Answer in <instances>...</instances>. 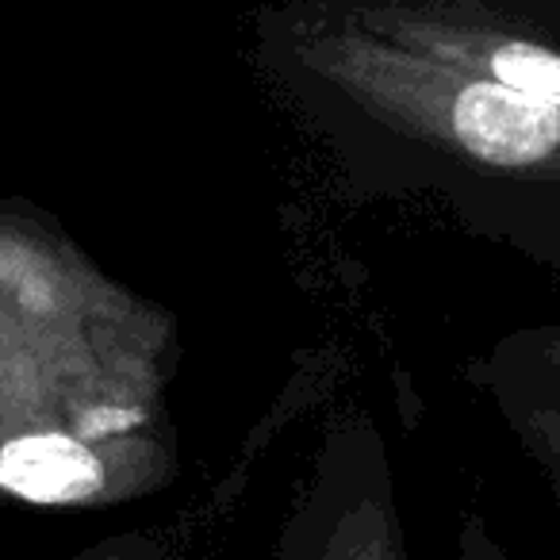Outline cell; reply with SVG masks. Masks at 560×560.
<instances>
[{"label":"cell","instance_id":"obj_1","mask_svg":"<svg viewBox=\"0 0 560 560\" xmlns=\"http://www.w3.org/2000/svg\"><path fill=\"white\" fill-rule=\"evenodd\" d=\"M249 66L358 200L442 208L560 289V108L415 58L312 0L249 4Z\"/></svg>","mask_w":560,"mask_h":560},{"label":"cell","instance_id":"obj_2","mask_svg":"<svg viewBox=\"0 0 560 560\" xmlns=\"http://www.w3.org/2000/svg\"><path fill=\"white\" fill-rule=\"evenodd\" d=\"M465 78L560 108V0H312Z\"/></svg>","mask_w":560,"mask_h":560},{"label":"cell","instance_id":"obj_3","mask_svg":"<svg viewBox=\"0 0 560 560\" xmlns=\"http://www.w3.org/2000/svg\"><path fill=\"white\" fill-rule=\"evenodd\" d=\"M277 560H411L384 430L369 415L327 427L280 522Z\"/></svg>","mask_w":560,"mask_h":560},{"label":"cell","instance_id":"obj_4","mask_svg":"<svg viewBox=\"0 0 560 560\" xmlns=\"http://www.w3.org/2000/svg\"><path fill=\"white\" fill-rule=\"evenodd\" d=\"M0 483L27 503H85L101 495L104 465L70 434H24L0 450Z\"/></svg>","mask_w":560,"mask_h":560},{"label":"cell","instance_id":"obj_5","mask_svg":"<svg viewBox=\"0 0 560 560\" xmlns=\"http://www.w3.org/2000/svg\"><path fill=\"white\" fill-rule=\"evenodd\" d=\"M483 396H549L560 399V323H534L495 338L468 369Z\"/></svg>","mask_w":560,"mask_h":560},{"label":"cell","instance_id":"obj_6","mask_svg":"<svg viewBox=\"0 0 560 560\" xmlns=\"http://www.w3.org/2000/svg\"><path fill=\"white\" fill-rule=\"evenodd\" d=\"M514 445L549 488L552 506L560 511V399L549 396H488Z\"/></svg>","mask_w":560,"mask_h":560},{"label":"cell","instance_id":"obj_7","mask_svg":"<svg viewBox=\"0 0 560 560\" xmlns=\"http://www.w3.org/2000/svg\"><path fill=\"white\" fill-rule=\"evenodd\" d=\"M457 560H511L503 537L491 529L483 514H460L457 522Z\"/></svg>","mask_w":560,"mask_h":560}]
</instances>
